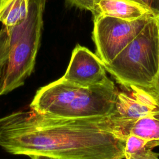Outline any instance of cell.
Listing matches in <instances>:
<instances>
[{"label":"cell","instance_id":"1","mask_svg":"<svg viewBox=\"0 0 159 159\" xmlns=\"http://www.w3.org/2000/svg\"><path fill=\"white\" fill-rule=\"evenodd\" d=\"M107 116L65 118L30 108L15 112L0 118V147L8 153L29 157L120 159L125 140L114 133Z\"/></svg>","mask_w":159,"mask_h":159},{"label":"cell","instance_id":"2","mask_svg":"<svg viewBox=\"0 0 159 159\" xmlns=\"http://www.w3.org/2000/svg\"><path fill=\"white\" fill-rule=\"evenodd\" d=\"M118 91L109 78L88 87L61 78L38 89L30 108L43 114L65 118L106 116L113 111Z\"/></svg>","mask_w":159,"mask_h":159},{"label":"cell","instance_id":"3","mask_svg":"<svg viewBox=\"0 0 159 159\" xmlns=\"http://www.w3.org/2000/svg\"><path fill=\"white\" fill-rule=\"evenodd\" d=\"M47 0H29L25 22L6 29L11 38L9 50L0 73V96L24 84L34 71L43 25Z\"/></svg>","mask_w":159,"mask_h":159},{"label":"cell","instance_id":"4","mask_svg":"<svg viewBox=\"0 0 159 159\" xmlns=\"http://www.w3.org/2000/svg\"><path fill=\"white\" fill-rule=\"evenodd\" d=\"M104 67L121 86L152 89L159 70L157 17H151L140 33Z\"/></svg>","mask_w":159,"mask_h":159},{"label":"cell","instance_id":"5","mask_svg":"<svg viewBox=\"0 0 159 159\" xmlns=\"http://www.w3.org/2000/svg\"><path fill=\"white\" fill-rule=\"evenodd\" d=\"M151 17L134 20L107 16L93 19V40L96 54L104 65L110 63L140 33Z\"/></svg>","mask_w":159,"mask_h":159},{"label":"cell","instance_id":"6","mask_svg":"<svg viewBox=\"0 0 159 159\" xmlns=\"http://www.w3.org/2000/svg\"><path fill=\"white\" fill-rule=\"evenodd\" d=\"M119 89L116 104L108 118L114 133L125 140V131L136 121L159 112V98L152 89L134 85Z\"/></svg>","mask_w":159,"mask_h":159},{"label":"cell","instance_id":"7","mask_svg":"<svg viewBox=\"0 0 159 159\" xmlns=\"http://www.w3.org/2000/svg\"><path fill=\"white\" fill-rule=\"evenodd\" d=\"M107 78L104 65L96 54L79 44L74 48L61 77L65 81L84 87L101 84Z\"/></svg>","mask_w":159,"mask_h":159},{"label":"cell","instance_id":"8","mask_svg":"<svg viewBox=\"0 0 159 159\" xmlns=\"http://www.w3.org/2000/svg\"><path fill=\"white\" fill-rule=\"evenodd\" d=\"M127 20H134L144 17H156L147 6L133 0H100L97 14Z\"/></svg>","mask_w":159,"mask_h":159},{"label":"cell","instance_id":"9","mask_svg":"<svg viewBox=\"0 0 159 159\" xmlns=\"http://www.w3.org/2000/svg\"><path fill=\"white\" fill-rule=\"evenodd\" d=\"M29 0H0V22L6 29L23 24L29 14Z\"/></svg>","mask_w":159,"mask_h":159},{"label":"cell","instance_id":"10","mask_svg":"<svg viewBox=\"0 0 159 159\" xmlns=\"http://www.w3.org/2000/svg\"><path fill=\"white\" fill-rule=\"evenodd\" d=\"M129 135L145 140L147 145L152 148L159 146V112L136 121L125 131V139Z\"/></svg>","mask_w":159,"mask_h":159},{"label":"cell","instance_id":"11","mask_svg":"<svg viewBox=\"0 0 159 159\" xmlns=\"http://www.w3.org/2000/svg\"><path fill=\"white\" fill-rule=\"evenodd\" d=\"M147 141L134 135L125 139L124 157L127 159H159V153L152 151Z\"/></svg>","mask_w":159,"mask_h":159},{"label":"cell","instance_id":"12","mask_svg":"<svg viewBox=\"0 0 159 159\" xmlns=\"http://www.w3.org/2000/svg\"><path fill=\"white\" fill-rule=\"evenodd\" d=\"M66 1L72 6L81 10L90 11L94 17L97 14L98 4L100 0H66Z\"/></svg>","mask_w":159,"mask_h":159},{"label":"cell","instance_id":"13","mask_svg":"<svg viewBox=\"0 0 159 159\" xmlns=\"http://www.w3.org/2000/svg\"><path fill=\"white\" fill-rule=\"evenodd\" d=\"M143 4L150 8L155 16L159 15V0H141Z\"/></svg>","mask_w":159,"mask_h":159},{"label":"cell","instance_id":"14","mask_svg":"<svg viewBox=\"0 0 159 159\" xmlns=\"http://www.w3.org/2000/svg\"><path fill=\"white\" fill-rule=\"evenodd\" d=\"M158 22V25H159V15H158L157 16H156ZM152 91L158 96V97L159 98V70H158V75L157 76L154 81V83L153 84V86L152 88Z\"/></svg>","mask_w":159,"mask_h":159},{"label":"cell","instance_id":"15","mask_svg":"<svg viewBox=\"0 0 159 159\" xmlns=\"http://www.w3.org/2000/svg\"><path fill=\"white\" fill-rule=\"evenodd\" d=\"M31 159H58L53 157H51L49 155H40V154H37V155H32L29 156Z\"/></svg>","mask_w":159,"mask_h":159},{"label":"cell","instance_id":"16","mask_svg":"<svg viewBox=\"0 0 159 159\" xmlns=\"http://www.w3.org/2000/svg\"><path fill=\"white\" fill-rule=\"evenodd\" d=\"M133 1H137V2H140V3H142V4H143V2H142V1L141 0H133ZM145 5V4H144Z\"/></svg>","mask_w":159,"mask_h":159},{"label":"cell","instance_id":"17","mask_svg":"<svg viewBox=\"0 0 159 159\" xmlns=\"http://www.w3.org/2000/svg\"><path fill=\"white\" fill-rule=\"evenodd\" d=\"M120 159H127V158H125V157H123V158H120Z\"/></svg>","mask_w":159,"mask_h":159}]
</instances>
